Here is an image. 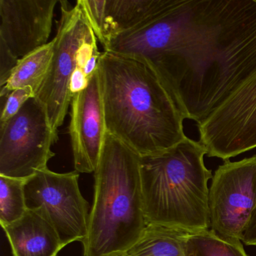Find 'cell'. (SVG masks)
<instances>
[{
    "label": "cell",
    "mask_w": 256,
    "mask_h": 256,
    "mask_svg": "<svg viewBox=\"0 0 256 256\" xmlns=\"http://www.w3.org/2000/svg\"><path fill=\"white\" fill-rule=\"evenodd\" d=\"M94 198L84 256L127 252L148 226L144 212L140 156L107 132L95 170Z\"/></svg>",
    "instance_id": "3957f363"
},
{
    "label": "cell",
    "mask_w": 256,
    "mask_h": 256,
    "mask_svg": "<svg viewBox=\"0 0 256 256\" xmlns=\"http://www.w3.org/2000/svg\"><path fill=\"white\" fill-rule=\"evenodd\" d=\"M204 146L186 138L173 148L140 157L144 212L148 224H162L186 232L210 228Z\"/></svg>",
    "instance_id": "277c9868"
},
{
    "label": "cell",
    "mask_w": 256,
    "mask_h": 256,
    "mask_svg": "<svg viewBox=\"0 0 256 256\" xmlns=\"http://www.w3.org/2000/svg\"><path fill=\"white\" fill-rule=\"evenodd\" d=\"M208 205L211 230L241 240L256 205V155L218 166L209 188Z\"/></svg>",
    "instance_id": "9c48e42d"
},
{
    "label": "cell",
    "mask_w": 256,
    "mask_h": 256,
    "mask_svg": "<svg viewBox=\"0 0 256 256\" xmlns=\"http://www.w3.org/2000/svg\"><path fill=\"white\" fill-rule=\"evenodd\" d=\"M60 0H0V42L22 59L47 44Z\"/></svg>",
    "instance_id": "8fae6325"
},
{
    "label": "cell",
    "mask_w": 256,
    "mask_h": 256,
    "mask_svg": "<svg viewBox=\"0 0 256 256\" xmlns=\"http://www.w3.org/2000/svg\"><path fill=\"white\" fill-rule=\"evenodd\" d=\"M198 128L209 157L228 161L256 148V72Z\"/></svg>",
    "instance_id": "ba28073f"
},
{
    "label": "cell",
    "mask_w": 256,
    "mask_h": 256,
    "mask_svg": "<svg viewBox=\"0 0 256 256\" xmlns=\"http://www.w3.org/2000/svg\"><path fill=\"white\" fill-rule=\"evenodd\" d=\"M59 140L47 112L36 98H30L18 113L0 125V175L28 179L47 168Z\"/></svg>",
    "instance_id": "5b68a950"
},
{
    "label": "cell",
    "mask_w": 256,
    "mask_h": 256,
    "mask_svg": "<svg viewBox=\"0 0 256 256\" xmlns=\"http://www.w3.org/2000/svg\"><path fill=\"white\" fill-rule=\"evenodd\" d=\"M89 80L84 71L76 67L70 80V89L72 96L86 89L89 84Z\"/></svg>",
    "instance_id": "ffe728a7"
},
{
    "label": "cell",
    "mask_w": 256,
    "mask_h": 256,
    "mask_svg": "<svg viewBox=\"0 0 256 256\" xmlns=\"http://www.w3.org/2000/svg\"><path fill=\"white\" fill-rule=\"evenodd\" d=\"M188 233L170 226L148 224L127 252L131 256H186Z\"/></svg>",
    "instance_id": "5bb4252c"
},
{
    "label": "cell",
    "mask_w": 256,
    "mask_h": 256,
    "mask_svg": "<svg viewBox=\"0 0 256 256\" xmlns=\"http://www.w3.org/2000/svg\"><path fill=\"white\" fill-rule=\"evenodd\" d=\"M174 0H106L100 42L106 47L116 36L143 24L170 6Z\"/></svg>",
    "instance_id": "4fadbf2b"
},
{
    "label": "cell",
    "mask_w": 256,
    "mask_h": 256,
    "mask_svg": "<svg viewBox=\"0 0 256 256\" xmlns=\"http://www.w3.org/2000/svg\"><path fill=\"white\" fill-rule=\"evenodd\" d=\"M61 17L54 38L53 58L36 97L44 106L52 127L62 126L71 104L70 80L76 70V55L82 44L95 35L80 6L60 0Z\"/></svg>",
    "instance_id": "52a82bcc"
},
{
    "label": "cell",
    "mask_w": 256,
    "mask_h": 256,
    "mask_svg": "<svg viewBox=\"0 0 256 256\" xmlns=\"http://www.w3.org/2000/svg\"><path fill=\"white\" fill-rule=\"evenodd\" d=\"M241 241L246 246H256V205L242 234Z\"/></svg>",
    "instance_id": "44dd1931"
},
{
    "label": "cell",
    "mask_w": 256,
    "mask_h": 256,
    "mask_svg": "<svg viewBox=\"0 0 256 256\" xmlns=\"http://www.w3.org/2000/svg\"><path fill=\"white\" fill-rule=\"evenodd\" d=\"M98 66L108 133L140 157L167 150L186 138L182 114L148 62L103 52Z\"/></svg>",
    "instance_id": "7a4b0ae2"
},
{
    "label": "cell",
    "mask_w": 256,
    "mask_h": 256,
    "mask_svg": "<svg viewBox=\"0 0 256 256\" xmlns=\"http://www.w3.org/2000/svg\"><path fill=\"white\" fill-rule=\"evenodd\" d=\"M36 96L35 92L31 88H20L10 92L1 98V115L0 125L6 122L16 116L25 103L32 97Z\"/></svg>",
    "instance_id": "ac0fdd59"
},
{
    "label": "cell",
    "mask_w": 256,
    "mask_h": 256,
    "mask_svg": "<svg viewBox=\"0 0 256 256\" xmlns=\"http://www.w3.org/2000/svg\"><path fill=\"white\" fill-rule=\"evenodd\" d=\"M241 242L220 236L211 229L188 233L186 256H248Z\"/></svg>",
    "instance_id": "2e32d148"
},
{
    "label": "cell",
    "mask_w": 256,
    "mask_h": 256,
    "mask_svg": "<svg viewBox=\"0 0 256 256\" xmlns=\"http://www.w3.org/2000/svg\"><path fill=\"white\" fill-rule=\"evenodd\" d=\"M2 228L13 256H58L65 247L54 226L32 210Z\"/></svg>",
    "instance_id": "7c38bea8"
},
{
    "label": "cell",
    "mask_w": 256,
    "mask_h": 256,
    "mask_svg": "<svg viewBox=\"0 0 256 256\" xmlns=\"http://www.w3.org/2000/svg\"><path fill=\"white\" fill-rule=\"evenodd\" d=\"M78 172L56 173L48 168L26 179L28 209L42 216L56 229L64 246L88 236L89 204L80 191Z\"/></svg>",
    "instance_id": "8992f818"
},
{
    "label": "cell",
    "mask_w": 256,
    "mask_h": 256,
    "mask_svg": "<svg viewBox=\"0 0 256 256\" xmlns=\"http://www.w3.org/2000/svg\"><path fill=\"white\" fill-rule=\"evenodd\" d=\"M104 52L148 62L199 125L256 72V0H174Z\"/></svg>",
    "instance_id": "6da1fadb"
},
{
    "label": "cell",
    "mask_w": 256,
    "mask_h": 256,
    "mask_svg": "<svg viewBox=\"0 0 256 256\" xmlns=\"http://www.w3.org/2000/svg\"><path fill=\"white\" fill-rule=\"evenodd\" d=\"M112 256H131L130 254H128L127 252H118L116 253V254H112Z\"/></svg>",
    "instance_id": "7402d4cb"
},
{
    "label": "cell",
    "mask_w": 256,
    "mask_h": 256,
    "mask_svg": "<svg viewBox=\"0 0 256 256\" xmlns=\"http://www.w3.org/2000/svg\"><path fill=\"white\" fill-rule=\"evenodd\" d=\"M70 108L68 133L74 169L78 173L95 172L107 134L100 66L88 88L73 96Z\"/></svg>",
    "instance_id": "30bf717a"
},
{
    "label": "cell",
    "mask_w": 256,
    "mask_h": 256,
    "mask_svg": "<svg viewBox=\"0 0 256 256\" xmlns=\"http://www.w3.org/2000/svg\"><path fill=\"white\" fill-rule=\"evenodd\" d=\"M26 181L0 175V223L2 228L20 220L26 212Z\"/></svg>",
    "instance_id": "e0dca14e"
},
{
    "label": "cell",
    "mask_w": 256,
    "mask_h": 256,
    "mask_svg": "<svg viewBox=\"0 0 256 256\" xmlns=\"http://www.w3.org/2000/svg\"><path fill=\"white\" fill-rule=\"evenodd\" d=\"M20 59L14 56L6 46L0 42V86H5Z\"/></svg>",
    "instance_id": "d6986e66"
},
{
    "label": "cell",
    "mask_w": 256,
    "mask_h": 256,
    "mask_svg": "<svg viewBox=\"0 0 256 256\" xmlns=\"http://www.w3.org/2000/svg\"><path fill=\"white\" fill-rule=\"evenodd\" d=\"M54 46V42L52 40L20 59L5 86L1 88L0 97L24 88H32L36 96L48 72L53 58Z\"/></svg>",
    "instance_id": "9a60e30c"
}]
</instances>
